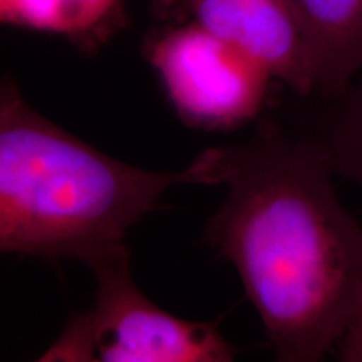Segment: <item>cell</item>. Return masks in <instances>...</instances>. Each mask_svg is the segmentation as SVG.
<instances>
[{
  "label": "cell",
  "instance_id": "obj_1",
  "mask_svg": "<svg viewBox=\"0 0 362 362\" xmlns=\"http://www.w3.org/2000/svg\"><path fill=\"white\" fill-rule=\"evenodd\" d=\"M188 166L193 185L226 188L203 240L238 272L277 361H322L362 305V225L339 200L324 149L260 117Z\"/></svg>",
  "mask_w": 362,
  "mask_h": 362
},
{
  "label": "cell",
  "instance_id": "obj_2",
  "mask_svg": "<svg viewBox=\"0 0 362 362\" xmlns=\"http://www.w3.org/2000/svg\"><path fill=\"white\" fill-rule=\"evenodd\" d=\"M193 173L107 156L54 124L11 78L0 88V250L93 267L128 250L131 226Z\"/></svg>",
  "mask_w": 362,
  "mask_h": 362
},
{
  "label": "cell",
  "instance_id": "obj_3",
  "mask_svg": "<svg viewBox=\"0 0 362 362\" xmlns=\"http://www.w3.org/2000/svg\"><path fill=\"white\" fill-rule=\"evenodd\" d=\"M96 296L74 314L39 357L42 362H228L235 349L218 322H192L163 310L139 291L129 252L90 267Z\"/></svg>",
  "mask_w": 362,
  "mask_h": 362
},
{
  "label": "cell",
  "instance_id": "obj_4",
  "mask_svg": "<svg viewBox=\"0 0 362 362\" xmlns=\"http://www.w3.org/2000/svg\"><path fill=\"white\" fill-rule=\"evenodd\" d=\"M144 57L185 124L230 131L259 119L270 81L250 54L197 24H161L144 42Z\"/></svg>",
  "mask_w": 362,
  "mask_h": 362
},
{
  "label": "cell",
  "instance_id": "obj_5",
  "mask_svg": "<svg viewBox=\"0 0 362 362\" xmlns=\"http://www.w3.org/2000/svg\"><path fill=\"white\" fill-rule=\"evenodd\" d=\"M161 24H197L243 49L297 98L312 94L309 51L288 0H151Z\"/></svg>",
  "mask_w": 362,
  "mask_h": 362
},
{
  "label": "cell",
  "instance_id": "obj_6",
  "mask_svg": "<svg viewBox=\"0 0 362 362\" xmlns=\"http://www.w3.org/2000/svg\"><path fill=\"white\" fill-rule=\"evenodd\" d=\"M312 69L309 99L337 98L362 69V0H288Z\"/></svg>",
  "mask_w": 362,
  "mask_h": 362
},
{
  "label": "cell",
  "instance_id": "obj_7",
  "mask_svg": "<svg viewBox=\"0 0 362 362\" xmlns=\"http://www.w3.org/2000/svg\"><path fill=\"white\" fill-rule=\"evenodd\" d=\"M124 0H0L4 24L62 35L81 49L96 47L121 19Z\"/></svg>",
  "mask_w": 362,
  "mask_h": 362
},
{
  "label": "cell",
  "instance_id": "obj_8",
  "mask_svg": "<svg viewBox=\"0 0 362 362\" xmlns=\"http://www.w3.org/2000/svg\"><path fill=\"white\" fill-rule=\"evenodd\" d=\"M322 106L319 128L307 134L324 149L334 175L362 193V69L337 98Z\"/></svg>",
  "mask_w": 362,
  "mask_h": 362
},
{
  "label": "cell",
  "instance_id": "obj_9",
  "mask_svg": "<svg viewBox=\"0 0 362 362\" xmlns=\"http://www.w3.org/2000/svg\"><path fill=\"white\" fill-rule=\"evenodd\" d=\"M337 356L342 362H362V305L337 346Z\"/></svg>",
  "mask_w": 362,
  "mask_h": 362
}]
</instances>
